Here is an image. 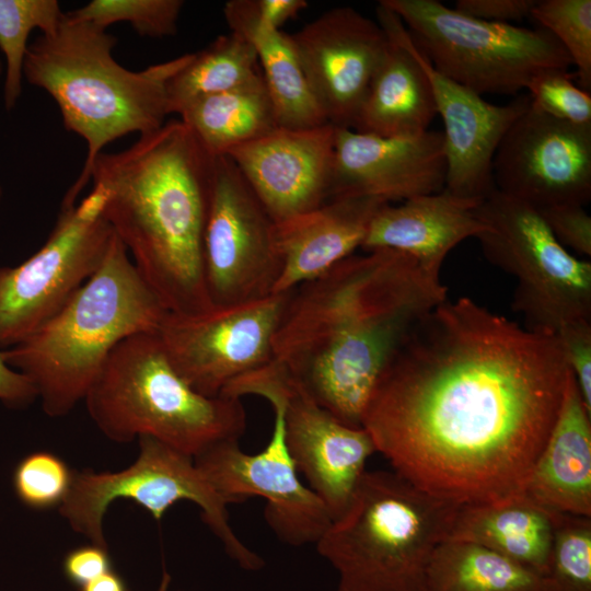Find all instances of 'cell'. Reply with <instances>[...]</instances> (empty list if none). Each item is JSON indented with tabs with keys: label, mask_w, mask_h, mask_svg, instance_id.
<instances>
[{
	"label": "cell",
	"mask_w": 591,
	"mask_h": 591,
	"mask_svg": "<svg viewBox=\"0 0 591 591\" xmlns=\"http://www.w3.org/2000/svg\"><path fill=\"white\" fill-rule=\"evenodd\" d=\"M536 0H457L455 10L467 16L511 24L531 15Z\"/></svg>",
	"instance_id": "39"
},
{
	"label": "cell",
	"mask_w": 591,
	"mask_h": 591,
	"mask_svg": "<svg viewBox=\"0 0 591 591\" xmlns=\"http://www.w3.org/2000/svg\"><path fill=\"white\" fill-rule=\"evenodd\" d=\"M65 13L57 0H0V50L4 55L3 101L15 107L23 89L27 40L34 30L53 33Z\"/></svg>",
	"instance_id": "30"
},
{
	"label": "cell",
	"mask_w": 591,
	"mask_h": 591,
	"mask_svg": "<svg viewBox=\"0 0 591 591\" xmlns=\"http://www.w3.org/2000/svg\"><path fill=\"white\" fill-rule=\"evenodd\" d=\"M183 7L182 0H92L67 14L103 30L127 22L139 35L160 38L177 32Z\"/></svg>",
	"instance_id": "33"
},
{
	"label": "cell",
	"mask_w": 591,
	"mask_h": 591,
	"mask_svg": "<svg viewBox=\"0 0 591 591\" xmlns=\"http://www.w3.org/2000/svg\"><path fill=\"white\" fill-rule=\"evenodd\" d=\"M291 38L327 123L351 128L386 53L384 30L351 7H337Z\"/></svg>",
	"instance_id": "17"
},
{
	"label": "cell",
	"mask_w": 591,
	"mask_h": 591,
	"mask_svg": "<svg viewBox=\"0 0 591 591\" xmlns=\"http://www.w3.org/2000/svg\"><path fill=\"white\" fill-rule=\"evenodd\" d=\"M445 299L440 275L404 253L352 254L290 291L274 360L320 406L362 427L369 401L408 333Z\"/></svg>",
	"instance_id": "2"
},
{
	"label": "cell",
	"mask_w": 591,
	"mask_h": 591,
	"mask_svg": "<svg viewBox=\"0 0 591 591\" xmlns=\"http://www.w3.org/2000/svg\"><path fill=\"white\" fill-rule=\"evenodd\" d=\"M563 46L576 67L579 86L591 88V0H536L531 11Z\"/></svg>",
	"instance_id": "32"
},
{
	"label": "cell",
	"mask_w": 591,
	"mask_h": 591,
	"mask_svg": "<svg viewBox=\"0 0 591 591\" xmlns=\"http://www.w3.org/2000/svg\"><path fill=\"white\" fill-rule=\"evenodd\" d=\"M106 190L60 208L42 247L22 264L0 267V347L25 339L58 313L102 264L115 235L104 216Z\"/></svg>",
	"instance_id": "11"
},
{
	"label": "cell",
	"mask_w": 591,
	"mask_h": 591,
	"mask_svg": "<svg viewBox=\"0 0 591 591\" xmlns=\"http://www.w3.org/2000/svg\"><path fill=\"white\" fill-rule=\"evenodd\" d=\"M254 15L263 26L280 30L308 7L305 0H251Z\"/></svg>",
	"instance_id": "41"
},
{
	"label": "cell",
	"mask_w": 591,
	"mask_h": 591,
	"mask_svg": "<svg viewBox=\"0 0 591 591\" xmlns=\"http://www.w3.org/2000/svg\"><path fill=\"white\" fill-rule=\"evenodd\" d=\"M275 221L227 155L213 157L204 232V276L213 308L275 292L281 263Z\"/></svg>",
	"instance_id": "13"
},
{
	"label": "cell",
	"mask_w": 591,
	"mask_h": 591,
	"mask_svg": "<svg viewBox=\"0 0 591 591\" xmlns=\"http://www.w3.org/2000/svg\"><path fill=\"white\" fill-rule=\"evenodd\" d=\"M477 213L487 225L476 237L484 256L517 279L512 308L523 327L555 336L591 321V263L564 247L535 207L495 190Z\"/></svg>",
	"instance_id": "10"
},
{
	"label": "cell",
	"mask_w": 591,
	"mask_h": 591,
	"mask_svg": "<svg viewBox=\"0 0 591 591\" xmlns=\"http://www.w3.org/2000/svg\"><path fill=\"white\" fill-rule=\"evenodd\" d=\"M376 16L389 45L350 129L382 137L421 134L437 116L430 82L401 19L381 3Z\"/></svg>",
	"instance_id": "22"
},
{
	"label": "cell",
	"mask_w": 591,
	"mask_h": 591,
	"mask_svg": "<svg viewBox=\"0 0 591 591\" xmlns=\"http://www.w3.org/2000/svg\"><path fill=\"white\" fill-rule=\"evenodd\" d=\"M555 239L568 251L591 256V217L583 206L564 204L537 209Z\"/></svg>",
	"instance_id": "37"
},
{
	"label": "cell",
	"mask_w": 591,
	"mask_h": 591,
	"mask_svg": "<svg viewBox=\"0 0 591 591\" xmlns=\"http://www.w3.org/2000/svg\"><path fill=\"white\" fill-rule=\"evenodd\" d=\"M554 513L591 517V414L572 374L522 493Z\"/></svg>",
	"instance_id": "24"
},
{
	"label": "cell",
	"mask_w": 591,
	"mask_h": 591,
	"mask_svg": "<svg viewBox=\"0 0 591 591\" xmlns=\"http://www.w3.org/2000/svg\"><path fill=\"white\" fill-rule=\"evenodd\" d=\"M73 472L56 454L37 451L15 467L13 486L19 499L33 509L59 507L67 497Z\"/></svg>",
	"instance_id": "34"
},
{
	"label": "cell",
	"mask_w": 591,
	"mask_h": 591,
	"mask_svg": "<svg viewBox=\"0 0 591 591\" xmlns=\"http://www.w3.org/2000/svg\"><path fill=\"white\" fill-rule=\"evenodd\" d=\"M379 3L401 19L437 71L479 95H514L538 72L572 66L559 42L542 27L474 19L437 0Z\"/></svg>",
	"instance_id": "8"
},
{
	"label": "cell",
	"mask_w": 591,
	"mask_h": 591,
	"mask_svg": "<svg viewBox=\"0 0 591 591\" xmlns=\"http://www.w3.org/2000/svg\"><path fill=\"white\" fill-rule=\"evenodd\" d=\"M139 455L117 472H74L70 490L58 507L70 528L93 544L107 546L103 520L117 499L132 500L160 521L177 501L200 508L206 525L227 555L247 571L264 567V559L236 535L230 524L231 503L211 484L195 459L151 437H140Z\"/></svg>",
	"instance_id": "9"
},
{
	"label": "cell",
	"mask_w": 591,
	"mask_h": 591,
	"mask_svg": "<svg viewBox=\"0 0 591 591\" xmlns=\"http://www.w3.org/2000/svg\"><path fill=\"white\" fill-rule=\"evenodd\" d=\"M83 401L109 440L151 437L194 459L220 442L239 441L246 429L241 399L195 391L172 366L158 332L120 341Z\"/></svg>",
	"instance_id": "7"
},
{
	"label": "cell",
	"mask_w": 591,
	"mask_h": 591,
	"mask_svg": "<svg viewBox=\"0 0 591 591\" xmlns=\"http://www.w3.org/2000/svg\"><path fill=\"white\" fill-rule=\"evenodd\" d=\"M36 398L37 392L31 380L13 370L0 349V401L10 407H23Z\"/></svg>",
	"instance_id": "40"
},
{
	"label": "cell",
	"mask_w": 591,
	"mask_h": 591,
	"mask_svg": "<svg viewBox=\"0 0 591 591\" xmlns=\"http://www.w3.org/2000/svg\"><path fill=\"white\" fill-rule=\"evenodd\" d=\"M2 71H3V66H2V61L0 59V78L2 76ZM1 197H2V188H1V185H0V199H1Z\"/></svg>",
	"instance_id": "43"
},
{
	"label": "cell",
	"mask_w": 591,
	"mask_h": 591,
	"mask_svg": "<svg viewBox=\"0 0 591 591\" xmlns=\"http://www.w3.org/2000/svg\"><path fill=\"white\" fill-rule=\"evenodd\" d=\"M445 175L442 131L382 137L336 127L329 198L363 196L402 202L442 190Z\"/></svg>",
	"instance_id": "19"
},
{
	"label": "cell",
	"mask_w": 591,
	"mask_h": 591,
	"mask_svg": "<svg viewBox=\"0 0 591 591\" xmlns=\"http://www.w3.org/2000/svg\"><path fill=\"white\" fill-rule=\"evenodd\" d=\"M496 190L536 209L591 199V125L553 118L530 101L499 143Z\"/></svg>",
	"instance_id": "16"
},
{
	"label": "cell",
	"mask_w": 591,
	"mask_h": 591,
	"mask_svg": "<svg viewBox=\"0 0 591 591\" xmlns=\"http://www.w3.org/2000/svg\"><path fill=\"white\" fill-rule=\"evenodd\" d=\"M584 407L591 414V321H577L555 335Z\"/></svg>",
	"instance_id": "36"
},
{
	"label": "cell",
	"mask_w": 591,
	"mask_h": 591,
	"mask_svg": "<svg viewBox=\"0 0 591 591\" xmlns=\"http://www.w3.org/2000/svg\"><path fill=\"white\" fill-rule=\"evenodd\" d=\"M543 577L474 542L447 538L427 568V591H542Z\"/></svg>",
	"instance_id": "28"
},
{
	"label": "cell",
	"mask_w": 591,
	"mask_h": 591,
	"mask_svg": "<svg viewBox=\"0 0 591 591\" xmlns=\"http://www.w3.org/2000/svg\"><path fill=\"white\" fill-rule=\"evenodd\" d=\"M479 204L445 188L399 205L385 204L375 213L361 250L401 252L428 271L440 275L442 263L453 247L487 229L477 213Z\"/></svg>",
	"instance_id": "23"
},
{
	"label": "cell",
	"mask_w": 591,
	"mask_h": 591,
	"mask_svg": "<svg viewBox=\"0 0 591 591\" xmlns=\"http://www.w3.org/2000/svg\"><path fill=\"white\" fill-rule=\"evenodd\" d=\"M387 202L363 196L329 198L275 222L281 273L274 293H283L328 271L361 248L378 210Z\"/></svg>",
	"instance_id": "21"
},
{
	"label": "cell",
	"mask_w": 591,
	"mask_h": 591,
	"mask_svg": "<svg viewBox=\"0 0 591 591\" xmlns=\"http://www.w3.org/2000/svg\"><path fill=\"white\" fill-rule=\"evenodd\" d=\"M289 292L196 315L167 312L158 335L174 369L198 393L217 397L274 359Z\"/></svg>",
	"instance_id": "14"
},
{
	"label": "cell",
	"mask_w": 591,
	"mask_h": 591,
	"mask_svg": "<svg viewBox=\"0 0 591 591\" xmlns=\"http://www.w3.org/2000/svg\"><path fill=\"white\" fill-rule=\"evenodd\" d=\"M564 69H547L529 81L525 90L540 112L575 125H591V95Z\"/></svg>",
	"instance_id": "35"
},
{
	"label": "cell",
	"mask_w": 591,
	"mask_h": 591,
	"mask_svg": "<svg viewBox=\"0 0 591 591\" xmlns=\"http://www.w3.org/2000/svg\"><path fill=\"white\" fill-rule=\"evenodd\" d=\"M556 514L524 494L461 505L448 538L477 543L544 577Z\"/></svg>",
	"instance_id": "25"
},
{
	"label": "cell",
	"mask_w": 591,
	"mask_h": 591,
	"mask_svg": "<svg viewBox=\"0 0 591 591\" xmlns=\"http://www.w3.org/2000/svg\"><path fill=\"white\" fill-rule=\"evenodd\" d=\"M80 591H128L124 579L111 570L84 584Z\"/></svg>",
	"instance_id": "42"
},
{
	"label": "cell",
	"mask_w": 591,
	"mask_h": 591,
	"mask_svg": "<svg viewBox=\"0 0 591 591\" xmlns=\"http://www.w3.org/2000/svg\"><path fill=\"white\" fill-rule=\"evenodd\" d=\"M460 507L394 471H366L315 544L337 573L336 591H427L431 556Z\"/></svg>",
	"instance_id": "6"
},
{
	"label": "cell",
	"mask_w": 591,
	"mask_h": 591,
	"mask_svg": "<svg viewBox=\"0 0 591 591\" xmlns=\"http://www.w3.org/2000/svg\"><path fill=\"white\" fill-rule=\"evenodd\" d=\"M117 38L106 30L65 13L59 26L28 45L26 81L45 90L56 102L65 128L84 139L88 152L76 182L60 208L77 204L91 179L95 159L111 142L129 134L159 129L170 115V80L192 54L131 71L119 65L113 49Z\"/></svg>",
	"instance_id": "4"
},
{
	"label": "cell",
	"mask_w": 591,
	"mask_h": 591,
	"mask_svg": "<svg viewBox=\"0 0 591 591\" xmlns=\"http://www.w3.org/2000/svg\"><path fill=\"white\" fill-rule=\"evenodd\" d=\"M253 45L236 33L218 36L169 82L170 114L179 113L202 97L228 92L260 79Z\"/></svg>",
	"instance_id": "29"
},
{
	"label": "cell",
	"mask_w": 591,
	"mask_h": 591,
	"mask_svg": "<svg viewBox=\"0 0 591 591\" xmlns=\"http://www.w3.org/2000/svg\"><path fill=\"white\" fill-rule=\"evenodd\" d=\"M212 162L192 130L173 119L123 151L102 152L91 170L90 181L106 190V220L170 313L215 309L202 258Z\"/></svg>",
	"instance_id": "3"
},
{
	"label": "cell",
	"mask_w": 591,
	"mask_h": 591,
	"mask_svg": "<svg viewBox=\"0 0 591 591\" xmlns=\"http://www.w3.org/2000/svg\"><path fill=\"white\" fill-rule=\"evenodd\" d=\"M542 591H591V517L556 514Z\"/></svg>",
	"instance_id": "31"
},
{
	"label": "cell",
	"mask_w": 591,
	"mask_h": 591,
	"mask_svg": "<svg viewBox=\"0 0 591 591\" xmlns=\"http://www.w3.org/2000/svg\"><path fill=\"white\" fill-rule=\"evenodd\" d=\"M158 591H170V590H167V588H166L165 581L163 582V584L160 587V589H159ZM177 591H179V590H177Z\"/></svg>",
	"instance_id": "44"
},
{
	"label": "cell",
	"mask_w": 591,
	"mask_h": 591,
	"mask_svg": "<svg viewBox=\"0 0 591 591\" xmlns=\"http://www.w3.org/2000/svg\"><path fill=\"white\" fill-rule=\"evenodd\" d=\"M112 568L108 547L93 543L71 549L62 561L67 580L79 588L113 570Z\"/></svg>",
	"instance_id": "38"
},
{
	"label": "cell",
	"mask_w": 591,
	"mask_h": 591,
	"mask_svg": "<svg viewBox=\"0 0 591 591\" xmlns=\"http://www.w3.org/2000/svg\"><path fill=\"white\" fill-rule=\"evenodd\" d=\"M166 313L115 234L89 280L3 358L31 380L45 414L61 417L84 399L120 341L158 332Z\"/></svg>",
	"instance_id": "5"
},
{
	"label": "cell",
	"mask_w": 591,
	"mask_h": 591,
	"mask_svg": "<svg viewBox=\"0 0 591 591\" xmlns=\"http://www.w3.org/2000/svg\"><path fill=\"white\" fill-rule=\"evenodd\" d=\"M257 395L279 408L286 445L309 488L323 501L333 519L347 507L376 452L363 427H351L312 399L288 371L273 359L268 364L231 383L221 396Z\"/></svg>",
	"instance_id": "12"
},
{
	"label": "cell",
	"mask_w": 591,
	"mask_h": 591,
	"mask_svg": "<svg viewBox=\"0 0 591 591\" xmlns=\"http://www.w3.org/2000/svg\"><path fill=\"white\" fill-rule=\"evenodd\" d=\"M270 440L257 453L241 450L237 440L220 442L195 462L231 503L251 496L266 501L264 518L280 542L290 546L316 544L333 518L323 501L298 476L285 441L278 407L271 406Z\"/></svg>",
	"instance_id": "15"
},
{
	"label": "cell",
	"mask_w": 591,
	"mask_h": 591,
	"mask_svg": "<svg viewBox=\"0 0 591 591\" xmlns=\"http://www.w3.org/2000/svg\"><path fill=\"white\" fill-rule=\"evenodd\" d=\"M569 376L554 335L473 299H445L414 325L362 427L393 471L459 505L522 493Z\"/></svg>",
	"instance_id": "1"
},
{
	"label": "cell",
	"mask_w": 591,
	"mask_h": 591,
	"mask_svg": "<svg viewBox=\"0 0 591 591\" xmlns=\"http://www.w3.org/2000/svg\"><path fill=\"white\" fill-rule=\"evenodd\" d=\"M223 15L231 32L247 39L256 51L277 126L311 128L326 124L304 76L291 35L260 25L251 0L228 1Z\"/></svg>",
	"instance_id": "26"
},
{
	"label": "cell",
	"mask_w": 591,
	"mask_h": 591,
	"mask_svg": "<svg viewBox=\"0 0 591 591\" xmlns=\"http://www.w3.org/2000/svg\"><path fill=\"white\" fill-rule=\"evenodd\" d=\"M414 43V53L430 82L442 119L447 175L444 188L474 200L496 190L493 161L511 125L530 105L529 95L496 105L437 71Z\"/></svg>",
	"instance_id": "20"
},
{
	"label": "cell",
	"mask_w": 591,
	"mask_h": 591,
	"mask_svg": "<svg viewBox=\"0 0 591 591\" xmlns=\"http://www.w3.org/2000/svg\"><path fill=\"white\" fill-rule=\"evenodd\" d=\"M179 119L212 157L252 141L277 127L263 77L246 85L202 97L186 106Z\"/></svg>",
	"instance_id": "27"
},
{
	"label": "cell",
	"mask_w": 591,
	"mask_h": 591,
	"mask_svg": "<svg viewBox=\"0 0 591 591\" xmlns=\"http://www.w3.org/2000/svg\"><path fill=\"white\" fill-rule=\"evenodd\" d=\"M335 139L336 127L329 123L311 128L277 126L224 155L279 222L329 199Z\"/></svg>",
	"instance_id": "18"
}]
</instances>
